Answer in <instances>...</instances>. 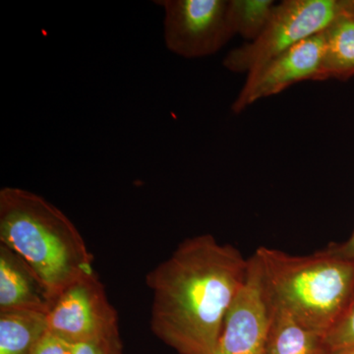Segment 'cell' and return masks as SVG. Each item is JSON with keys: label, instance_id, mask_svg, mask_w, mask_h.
Masks as SVG:
<instances>
[{"label": "cell", "instance_id": "cell-14", "mask_svg": "<svg viewBox=\"0 0 354 354\" xmlns=\"http://www.w3.org/2000/svg\"><path fill=\"white\" fill-rule=\"evenodd\" d=\"M328 353L354 348V292L341 318L325 335Z\"/></svg>", "mask_w": 354, "mask_h": 354}, {"label": "cell", "instance_id": "cell-3", "mask_svg": "<svg viewBox=\"0 0 354 354\" xmlns=\"http://www.w3.org/2000/svg\"><path fill=\"white\" fill-rule=\"evenodd\" d=\"M254 255L271 305L325 337L353 297L354 261L328 248L297 256L262 246Z\"/></svg>", "mask_w": 354, "mask_h": 354}, {"label": "cell", "instance_id": "cell-19", "mask_svg": "<svg viewBox=\"0 0 354 354\" xmlns=\"http://www.w3.org/2000/svg\"><path fill=\"white\" fill-rule=\"evenodd\" d=\"M351 10H353L354 12V0H351Z\"/></svg>", "mask_w": 354, "mask_h": 354}, {"label": "cell", "instance_id": "cell-6", "mask_svg": "<svg viewBox=\"0 0 354 354\" xmlns=\"http://www.w3.org/2000/svg\"><path fill=\"white\" fill-rule=\"evenodd\" d=\"M48 329L71 344H81L118 332V313L97 274L62 291L46 313Z\"/></svg>", "mask_w": 354, "mask_h": 354}, {"label": "cell", "instance_id": "cell-10", "mask_svg": "<svg viewBox=\"0 0 354 354\" xmlns=\"http://www.w3.org/2000/svg\"><path fill=\"white\" fill-rule=\"evenodd\" d=\"M272 306L265 354H327L325 337L279 307Z\"/></svg>", "mask_w": 354, "mask_h": 354}, {"label": "cell", "instance_id": "cell-8", "mask_svg": "<svg viewBox=\"0 0 354 354\" xmlns=\"http://www.w3.org/2000/svg\"><path fill=\"white\" fill-rule=\"evenodd\" d=\"M271 313L259 263L253 254L245 283L228 310L214 354H265Z\"/></svg>", "mask_w": 354, "mask_h": 354}, {"label": "cell", "instance_id": "cell-16", "mask_svg": "<svg viewBox=\"0 0 354 354\" xmlns=\"http://www.w3.org/2000/svg\"><path fill=\"white\" fill-rule=\"evenodd\" d=\"M30 354H74V344L48 330Z\"/></svg>", "mask_w": 354, "mask_h": 354}, {"label": "cell", "instance_id": "cell-7", "mask_svg": "<svg viewBox=\"0 0 354 354\" xmlns=\"http://www.w3.org/2000/svg\"><path fill=\"white\" fill-rule=\"evenodd\" d=\"M328 80L325 71L324 32L295 44L255 71L247 74L245 84L232 106L239 114L260 100L283 92L304 81Z\"/></svg>", "mask_w": 354, "mask_h": 354}, {"label": "cell", "instance_id": "cell-1", "mask_svg": "<svg viewBox=\"0 0 354 354\" xmlns=\"http://www.w3.org/2000/svg\"><path fill=\"white\" fill-rule=\"evenodd\" d=\"M248 270L249 258L212 234L181 242L146 277L153 334L178 354H214Z\"/></svg>", "mask_w": 354, "mask_h": 354}, {"label": "cell", "instance_id": "cell-13", "mask_svg": "<svg viewBox=\"0 0 354 354\" xmlns=\"http://www.w3.org/2000/svg\"><path fill=\"white\" fill-rule=\"evenodd\" d=\"M276 2L272 0H230L228 17L234 36L252 41L271 19Z\"/></svg>", "mask_w": 354, "mask_h": 354}, {"label": "cell", "instance_id": "cell-4", "mask_svg": "<svg viewBox=\"0 0 354 354\" xmlns=\"http://www.w3.org/2000/svg\"><path fill=\"white\" fill-rule=\"evenodd\" d=\"M346 10L348 0H285L276 4L257 39L225 55L223 67L234 73H251L300 41L321 34Z\"/></svg>", "mask_w": 354, "mask_h": 354}, {"label": "cell", "instance_id": "cell-17", "mask_svg": "<svg viewBox=\"0 0 354 354\" xmlns=\"http://www.w3.org/2000/svg\"><path fill=\"white\" fill-rule=\"evenodd\" d=\"M327 248L339 257L354 261V230L348 241L342 243H330Z\"/></svg>", "mask_w": 354, "mask_h": 354}, {"label": "cell", "instance_id": "cell-11", "mask_svg": "<svg viewBox=\"0 0 354 354\" xmlns=\"http://www.w3.org/2000/svg\"><path fill=\"white\" fill-rule=\"evenodd\" d=\"M48 312L15 309L0 311V354H30L48 332Z\"/></svg>", "mask_w": 354, "mask_h": 354}, {"label": "cell", "instance_id": "cell-18", "mask_svg": "<svg viewBox=\"0 0 354 354\" xmlns=\"http://www.w3.org/2000/svg\"><path fill=\"white\" fill-rule=\"evenodd\" d=\"M327 354H354V348L344 349V351H335V353H328Z\"/></svg>", "mask_w": 354, "mask_h": 354}, {"label": "cell", "instance_id": "cell-12", "mask_svg": "<svg viewBox=\"0 0 354 354\" xmlns=\"http://www.w3.org/2000/svg\"><path fill=\"white\" fill-rule=\"evenodd\" d=\"M325 71L328 79L348 81L354 76V12L348 10L324 31Z\"/></svg>", "mask_w": 354, "mask_h": 354}, {"label": "cell", "instance_id": "cell-15", "mask_svg": "<svg viewBox=\"0 0 354 354\" xmlns=\"http://www.w3.org/2000/svg\"><path fill=\"white\" fill-rule=\"evenodd\" d=\"M74 354H125L120 333L74 344Z\"/></svg>", "mask_w": 354, "mask_h": 354}, {"label": "cell", "instance_id": "cell-5", "mask_svg": "<svg viewBox=\"0 0 354 354\" xmlns=\"http://www.w3.org/2000/svg\"><path fill=\"white\" fill-rule=\"evenodd\" d=\"M165 11L167 50L187 59L215 55L234 37L230 0H156Z\"/></svg>", "mask_w": 354, "mask_h": 354}, {"label": "cell", "instance_id": "cell-2", "mask_svg": "<svg viewBox=\"0 0 354 354\" xmlns=\"http://www.w3.org/2000/svg\"><path fill=\"white\" fill-rule=\"evenodd\" d=\"M0 243L28 266L50 302L95 274L93 255L62 209L18 187L0 190Z\"/></svg>", "mask_w": 354, "mask_h": 354}, {"label": "cell", "instance_id": "cell-9", "mask_svg": "<svg viewBox=\"0 0 354 354\" xmlns=\"http://www.w3.org/2000/svg\"><path fill=\"white\" fill-rule=\"evenodd\" d=\"M50 302L28 266L7 247L0 246V311L48 312Z\"/></svg>", "mask_w": 354, "mask_h": 354}]
</instances>
